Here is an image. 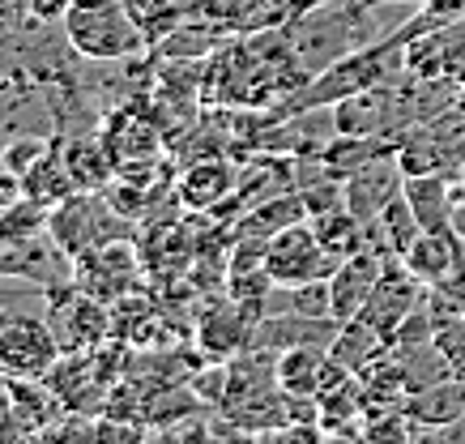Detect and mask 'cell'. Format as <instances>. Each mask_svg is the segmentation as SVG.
Wrapping results in <instances>:
<instances>
[{"label":"cell","mask_w":465,"mask_h":444,"mask_svg":"<svg viewBox=\"0 0 465 444\" xmlns=\"http://www.w3.org/2000/svg\"><path fill=\"white\" fill-rule=\"evenodd\" d=\"M47 227H52L56 244L64 248L73 261L85 257V252H94V248H103V244H112V240H124L120 210L103 197V188L99 192H94V188H82V192L64 197L60 205H52Z\"/></svg>","instance_id":"cell-3"},{"label":"cell","mask_w":465,"mask_h":444,"mask_svg":"<svg viewBox=\"0 0 465 444\" xmlns=\"http://www.w3.org/2000/svg\"><path fill=\"white\" fill-rule=\"evenodd\" d=\"M389 5H393V0H389Z\"/></svg>","instance_id":"cell-29"},{"label":"cell","mask_w":465,"mask_h":444,"mask_svg":"<svg viewBox=\"0 0 465 444\" xmlns=\"http://www.w3.org/2000/svg\"><path fill=\"white\" fill-rule=\"evenodd\" d=\"M299 218H308V205H303V197H299V188H286V192H273V197L248 205V210L235 218L231 235H243V240H265L269 244L278 231L291 227V222H299Z\"/></svg>","instance_id":"cell-16"},{"label":"cell","mask_w":465,"mask_h":444,"mask_svg":"<svg viewBox=\"0 0 465 444\" xmlns=\"http://www.w3.org/2000/svg\"><path fill=\"white\" fill-rule=\"evenodd\" d=\"M452 231L465 240V201H457V214H452Z\"/></svg>","instance_id":"cell-26"},{"label":"cell","mask_w":465,"mask_h":444,"mask_svg":"<svg viewBox=\"0 0 465 444\" xmlns=\"http://www.w3.org/2000/svg\"><path fill=\"white\" fill-rule=\"evenodd\" d=\"M252 330H256V316L243 308L240 300L226 295L223 303H205L197 312V350L205 359H235L240 350L252 346Z\"/></svg>","instance_id":"cell-10"},{"label":"cell","mask_w":465,"mask_h":444,"mask_svg":"<svg viewBox=\"0 0 465 444\" xmlns=\"http://www.w3.org/2000/svg\"><path fill=\"white\" fill-rule=\"evenodd\" d=\"M329 363V346H286L273 359L278 389L295 393V398H316L321 393V372Z\"/></svg>","instance_id":"cell-18"},{"label":"cell","mask_w":465,"mask_h":444,"mask_svg":"<svg viewBox=\"0 0 465 444\" xmlns=\"http://www.w3.org/2000/svg\"><path fill=\"white\" fill-rule=\"evenodd\" d=\"M60 154L69 163L77 188H94V192H99V188H107L115 180V172H120L103 137H69V142L60 145Z\"/></svg>","instance_id":"cell-20"},{"label":"cell","mask_w":465,"mask_h":444,"mask_svg":"<svg viewBox=\"0 0 465 444\" xmlns=\"http://www.w3.org/2000/svg\"><path fill=\"white\" fill-rule=\"evenodd\" d=\"M0 385H5V372H0Z\"/></svg>","instance_id":"cell-28"},{"label":"cell","mask_w":465,"mask_h":444,"mask_svg":"<svg viewBox=\"0 0 465 444\" xmlns=\"http://www.w3.org/2000/svg\"><path fill=\"white\" fill-rule=\"evenodd\" d=\"M384 261H389V257H381L371 244L338 261V270L329 273V303H333V321H338V325L363 312V303H367V295H371V287L381 282Z\"/></svg>","instance_id":"cell-11"},{"label":"cell","mask_w":465,"mask_h":444,"mask_svg":"<svg viewBox=\"0 0 465 444\" xmlns=\"http://www.w3.org/2000/svg\"><path fill=\"white\" fill-rule=\"evenodd\" d=\"M26 431L17 423V410H14V398H9V389L0 385V440H22Z\"/></svg>","instance_id":"cell-24"},{"label":"cell","mask_w":465,"mask_h":444,"mask_svg":"<svg viewBox=\"0 0 465 444\" xmlns=\"http://www.w3.org/2000/svg\"><path fill=\"white\" fill-rule=\"evenodd\" d=\"M69 5L73 0H26V14L43 26H52V22H64L69 17Z\"/></svg>","instance_id":"cell-23"},{"label":"cell","mask_w":465,"mask_h":444,"mask_svg":"<svg viewBox=\"0 0 465 444\" xmlns=\"http://www.w3.org/2000/svg\"><path fill=\"white\" fill-rule=\"evenodd\" d=\"M240 175L243 167H235V163H226V158H197V163H188L180 172V184H175V192H180L183 210H197V214H213L223 201H231L235 192H240Z\"/></svg>","instance_id":"cell-12"},{"label":"cell","mask_w":465,"mask_h":444,"mask_svg":"<svg viewBox=\"0 0 465 444\" xmlns=\"http://www.w3.org/2000/svg\"><path fill=\"white\" fill-rule=\"evenodd\" d=\"M73 282L90 295H99V300L115 303L133 291H142V257L128 240H112V244L73 261Z\"/></svg>","instance_id":"cell-7"},{"label":"cell","mask_w":465,"mask_h":444,"mask_svg":"<svg viewBox=\"0 0 465 444\" xmlns=\"http://www.w3.org/2000/svg\"><path fill=\"white\" fill-rule=\"evenodd\" d=\"M423 300H427V287L406 270V261L389 257L384 261V270H381V282L371 287V295H367V303H363V312L359 316H367L376 330H384L389 338H393L397 325H401L414 308H423Z\"/></svg>","instance_id":"cell-9"},{"label":"cell","mask_w":465,"mask_h":444,"mask_svg":"<svg viewBox=\"0 0 465 444\" xmlns=\"http://www.w3.org/2000/svg\"><path fill=\"white\" fill-rule=\"evenodd\" d=\"M419 231L423 227H419V218H414L406 192H401V197L384 205L376 222H367V244L376 248L381 257H406V248L419 240Z\"/></svg>","instance_id":"cell-19"},{"label":"cell","mask_w":465,"mask_h":444,"mask_svg":"<svg viewBox=\"0 0 465 444\" xmlns=\"http://www.w3.org/2000/svg\"><path fill=\"white\" fill-rule=\"evenodd\" d=\"M401 410H406L423 436L431 431H449L452 423H461L465 419V376H444L436 385H423L414 389L406 401H401Z\"/></svg>","instance_id":"cell-13"},{"label":"cell","mask_w":465,"mask_h":444,"mask_svg":"<svg viewBox=\"0 0 465 444\" xmlns=\"http://www.w3.org/2000/svg\"><path fill=\"white\" fill-rule=\"evenodd\" d=\"M406 188V172L397 163V150H384V154L367 158L363 167H354L346 180H341V197H346V210L363 222H376L381 210L393 197H401Z\"/></svg>","instance_id":"cell-8"},{"label":"cell","mask_w":465,"mask_h":444,"mask_svg":"<svg viewBox=\"0 0 465 444\" xmlns=\"http://www.w3.org/2000/svg\"><path fill=\"white\" fill-rule=\"evenodd\" d=\"M452 188H457V201H465V163L452 172Z\"/></svg>","instance_id":"cell-27"},{"label":"cell","mask_w":465,"mask_h":444,"mask_svg":"<svg viewBox=\"0 0 465 444\" xmlns=\"http://www.w3.org/2000/svg\"><path fill=\"white\" fill-rule=\"evenodd\" d=\"M47 303H52V330L60 338V350H94V346L112 342V303L99 300V295H90L82 291L77 282H64V287H52L43 291Z\"/></svg>","instance_id":"cell-5"},{"label":"cell","mask_w":465,"mask_h":444,"mask_svg":"<svg viewBox=\"0 0 465 444\" xmlns=\"http://www.w3.org/2000/svg\"><path fill=\"white\" fill-rule=\"evenodd\" d=\"M406 201L423 231H452L457 214V188L452 175H406Z\"/></svg>","instance_id":"cell-17"},{"label":"cell","mask_w":465,"mask_h":444,"mask_svg":"<svg viewBox=\"0 0 465 444\" xmlns=\"http://www.w3.org/2000/svg\"><path fill=\"white\" fill-rule=\"evenodd\" d=\"M60 26L77 56L99 60V64H120L150 52V39L142 22L133 17L128 0H73L69 17Z\"/></svg>","instance_id":"cell-2"},{"label":"cell","mask_w":465,"mask_h":444,"mask_svg":"<svg viewBox=\"0 0 465 444\" xmlns=\"http://www.w3.org/2000/svg\"><path fill=\"white\" fill-rule=\"evenodd\" d=\"M312 227H316L321 244L329 248V257L333 261H341V257H351V252H359V248H367V222L363 218H354L346 205L316 214L312 218Z\"/></svg>","instance_id":"cell-21"},{"label":"cell","mask_w":465,"mask_h":444,"mask_svg":"<svg viewBox=\"0 0 465 444\" xmlns=\"http://www.w3.org/2000/svg\"><path fill=\"white\" fill-rule=\"evenodd\" d=\"M269 5L278 9V17H282V26H286L291 17L312 14V9H321V5H329V0H269Z\"/></svg>","instance_id":"cell-25"},{"label":"cell","mask_w":465,"mask_h":444,"mask_svg":"<svg viewBox=\"0 0 465 444\" xmlns=\"http://www.w3.org/2000/svg\"><path fill=\"white\" fill-rule=\"evenodd\" d=\"M401 261L423 287H440L461 261V235L457 231H419V240L406 248Z\"/></svg>","instance_id":"cell-15"},{"label":"cell","mask_w":465,"mask_h":444,"mask_svg":"<svg viewBox=\"0 0 465 444\" xmlns=\"http://www.w3.org/2000/svg\"><path fill=\"white\" fill-rule=\"evenodd\" d=\"M393 350V338L384 330H376L367 316H351V321H341L338 333H333V342H329V355L338 359L346 372H363V368H371L376 359H384Z\"/></svg>","instance_id":"cell-14"},{"label":"cell","mask_w":465,"mask_h":444,"mask_svg":"<svg viewBox=\"0 0 465 444\" xmlns=\"http://www.w3.org/2000/svg\"><path fill=\"white\" fill-rule=\"evenodd\" d=\"M338 270V261L329 257V248L321 244V235L312 227V218H299L291 227H282L265 244V273L273 278V287H303V282H324Z\"/></svg>","instance_id":"cell-4"},{"label":"cell","mask_w":465,"mask_h":444,"mask_svg":"<svg viewBox=\"0 0 465 444\" xmlns=\"http://www.w3.org/2000/svg\"><path fill=\"white\" fill-rule=\"evenodd\" d=\"M397 73H406V35L393 30L376 44H363L338 56L333 64H324L321 73H312L308 82L286 94V107L273 112V120L295 112H316V107H333V103L351 99V94H363V90H376L384 82H393Z\"/></svg>","instance_id":"cell-1"},{"label":"cell","mask_w":465,"mask_h":444,"mask_svg":"<svg viewBox=\"0 0 465 444\" xmlns=\"http://www.w3.org/2000/svg\"><path fill=\"white\" fill-rule=\"evenodd\" d=\"M60 338L52 330V321L30 312H9L0 316V372L5 376H26V380H47V372L56 368Z\"/></svg>","instance_id":"cell-6"},{"label":"cell","mask_w":465,"mask_h":444,"mask_svg":"<svg viewBox=\"0 0 465 444\" xmlns=\"http://www.w3.org/2000/svg\"><path fill=\"white\" fill-rule=\"evenodd\" d=\"M43 154H47V142H14L5 150V172L14 175V180H22Z\"/></svg>","instance_id":"cell-22"}]
</instances>
